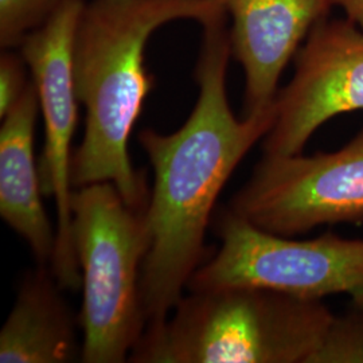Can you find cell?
Masks as SVG:
<instances>
[{
	"instance_id": "7a4b0ae2",
	"label": "cell",
	"mask_w": 363,
	"mask_h": 363,
	"mask_svg": "<svg viewBox=\"0 0 363 363\" xmlns=\"http://www.w3.org/2000/svg\"><path fill=\"white\" fill-rule=\"evenodd\" d=\"M226 13L220 0H91L85 1L74 40V79L85 130L73 152L72 184L113 183L124 201L147 208L143 171L132 166V130L154 88L145 66L148 40L178 21L199 26Z\"/></svg>"
},
{
	"instance_id": "3957f363",
	"label": "cell",
	"mask_w": 363,
	"mask_h": 363,
	"mask_svg": "<svg viewBox=\"0 0 363 363\" xmlns=\"http://www.w3.org/2000/svg\"><path fill=\"white\" fill-rule=\"evenodd\" d=\"M337 316L322 298L259 286L187 291L147 325L133 363H312Z\"/></svg>"
},
{
	"instance_id": "5bb4252c",
	"label": "cell",
	"mask_w": 363,
	"mask_h": 363,
	"mask_svg": "<svg viewBox=\"0 0 363 363\" xmlns=\"http://www.w3.org/2000/svg\"><path fill=\"white\" fill-rule=\"evenodd\" d=\"M31 74L19 49H1L0 54V117L4 116L26 91Z\"/></svg>"
},
{
	"instance_id": "8992f818",
	"label": "cell",
	"mask_w": 363,
	"mask_h": 363,
	"mask_svg": "<svg viewBox=\"0 0 363 363\" xmlns=\"http://www.w3.org/2000/svg\"><path fill=\"white\" fill-rule=\"evenodd\" d=\"M261 230L294 237L363 222V130L334 152L262 156L229 206Z\"/></svg>"
},
{
	"instance_id": "30bf717a",
	"label": "cell",
	"mask_w": 363,
	"mask_h": 363,
	"mask_svg": "<svg viewBox=\"0 0 363 363\" xmlns=\"http://www.w3.org/2000/svg\"><path fill=\"white\" fill-rule=\"evenodd\" d=\"M39 115L38 93L31 79L19 101L1 117L0 216L26 242L37 264L52 267L57 230L42 202L45 194L34 155Z\"/></svg>"
},
{
	"instance_id": "5b68a950",
	"label": "cell",
	"mask_w": 363,
	"mask_h": 363,
	"mask_svg": "<svg viewBox=\"0 0 363 363\" xmlns=\"http://www.w3.org/2000/svg\"><path fill=\"white\" fill-rule=\"evenodd\" d=\"M220 247L191 276L187 291L259 286L298 298L346 294L363 312V238L327 232L292 240L261 230L220 208L211 220Z\"/></svg>"
},
{
	"instance_id": "4fadbf2b",
	"label": "cell",
	"mask_w": 363,
	"mask_h": 363,
	"mask_svg": "<svg viewBox=\"0 0 363 363\" xmlns=\"http://www.w3.org/2000/svg\"><path fill=\"white\" fill-rule=\"evenodd\" d=\"M363 363V312L337 316L312 363Z\"/></svg>"
},
{
	"instance_id": "7c38bea8",
	"label": "cell",
	"mask_w": 363,
	"mask_h": 363,
	"mask_svg": "<svg viewBox=\"0 0 363 363\" xmlns=\"http://www.w3.org/2000/svg\"><path fill=\"white\" fill-rule=\"evenodd\" d=\"M67 0H0V48L18 49Z\"/></svg>"
},
{
	"instance_id": "9a60e30c",
	"label": "cell",
	"mask_w": 363,
	"mask_h": 363,
	"mask_svg": "<svg viewBox=\"0 0 363 363\" xmlns=\"http://www.w3.org/2000/svg\"><path fill=\"white\" fill-rule=\"evenodd\" d=\"M334 6L340 7L346 19L363 30V0H334Z\"/></svg>"
},
{
	"instance_id": "52a82bcc",
	"label": "cell",
	"mask_w": 363,
	"mask_h": 363,
	"mask_svg": "<svg viewBox=\"0 0 363 363\" xmlns=\"http://www.w3.org/2000/svg\"><path fill=\"white\" fill-rule=\"evenodd\" d=\"M86 0H67L18 48L26 61L38 93L45 125V145L39 172L45 196L57 210V238L52 269L62 289H81V272L73 244L72 142L78 123L74 79V40Z\"/></svg>"
},
{
	"instance_id": "277c9868",
	"label": "cell",
	"mask_w": 363,
	"mask_h": 363,
	"mask_svg": "<svg viewBox=\"0 0 363 363\" xmlns=\"http://www.w3.org/2000/svg\"><path fill=\"white\" fill-rule=\"evenodd\" d=\"M73 244L81 272L84 363L128 362L147 328L140 280L151 247L145 208L130 206L109 182L74 189Z\"/></svg>"
},
{
	"instance_id": "6da1fadb",
	"label": "cell",
	"mask_w": 363,
	"mask_h": 363,
	"mask_svg": "<svg viewBox=\"0 0 363 363\" xmlns=\"http://www.w3.org/2000/svg\"><path fill=\"white\" fill-rule=\"evenodd\" d=\"M201 28L194 70L198 96L190 116L171 133L145 128L138 135L154 169L145 208L151 247L140 280L148 325L169 316L210 257L205 237L220 191L273 124V109L238 118L230 108L226 76L233 55L226 13Z\"/></svg>"
},
{
	"instance_id": "9c48e42d",
	"label": "cell",
	"mask_w": 363,
	"mask_h": 363,
	"mask_svg": "<svg viewBox=\"0 0 363 363\" xmlns=\"http://www.w3.org/2000/svg\"><path fill=\"white\" fill-rule=\"evenodd\" d=\"M234 60L245 76L244 116L273 109L279 82L334 0H220Z\"/></svg>"
},
{
	"instance_id": "8fae6325",
	"label": "cell",
	"mask_w": 363,
	"mask_h": 363,
	"mask_svg": "<svg viewBox=\"0 0 363 363\" xmlns=\"http://www.w3.org/2000/svg\"><path fill=\"white\" fill-rule=\"evenodd\" d=\"M50 265L27 271L0 331L1 363H69L81 358L78 318Z\"/></svg>"
},
{
	"instance_id": "ba28073f",
	"label": "cell",
	"mask_w": 363,
	"mask_h": 363,
	"mask_svg": "<svg viewBox=\"0 0 363 363\" xmlns=\"http://www.w3.org/2000/svg\"><path fill=\"white\" fill-rule=\"evenodd\" d=\"M295 72L273 103L264 155L303 154L312 135L337 115L363 111V30L328 16L300 46Z\"/></svg>"
}]
</instances>
